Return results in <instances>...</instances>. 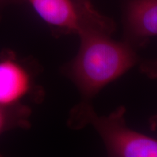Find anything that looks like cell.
I'll return each instance as SVG.
<instances>
[{
  "label": "cell",
  "mask_w": 157,
  "mask_h": 157,
  "mask_svg": "<svg viewBox=\"0 0 157 157\" xmlns=\"http://www.w3.org/2000/svg\"><path fill=\"white\" fill-rule=\"evenodd\" d=\"M113 30L112 21L94 9L90 11L78 33L81 40L78 54L63 69L84 101H90L138 61L133 47L125 41L111 38Z\"/></svg>",
  "instance_id": "obj_1"
},
{
  "label": "cell",
  "mask_w": 157,
  "mask_h": 157,
  "mask_svg": "<svg viewBox=\"0 0 157 157\" xmlns=\"http://www.w3.org/2000/svg\"><path fill=\"white\" fill-rule=\"evenodd\" d=\"M125 113L124 106H120L109 116L99 117L84 101L71 110L68 124L73 129L93 125L105 143L108 157H157V140L129 129Z\"/></svg>",
  "instance_id": "obj_2"
},
{
  "label": "cell",
  "mask_w": 157,
  "mask_h": 157,
  "mask_svg": "<svg viewBox=\"0 0 157 157\" xmlns=\"http://www.w3.org/2000/svg\"><path fill=\"white\" fill-rule=\"evenodd\" d=\"M36 76L34 71L15 57L0 58V104L17 105L29 100L42 101L44 93L36 84Z\"/></svg>",
  "instance_id": "obj_3"
},
{
  "label": "cell",
  "mask_w": 157,
  "mask_h": 157,
  "mask_svg": "<svg viewBox=\"0 0 157 157\" xmlns=\"http://www.w3.org/2000/svg\"><path fill=\"white\" fill-rule=\"evenodd\" d=\"M125 42L141 47L157 36V0H130L124 19Z\"/></svg>",
  "instance_id": "obj_4"
},
{
  "label": "cell",
  "mask_w": 157,
  "mask_h": 157,
  "mask_svg": "<svg viewBox=\"0 0 157 157\" xmlns=\"http://www.w3.org/2000/svg\"><path fill=\"white\" fill-rule=\"evenodd\" d=\"M46 23L65 32L78 34L82 15L78 0H28Z\"/></svg>",
  "instance_id": "obj_5"
},
{
  "label": "cell",
  "mask_w": 157,
  "mask_h": 157,
  "mask_svg": "<svg viewBox=\"0 0 157 157\" xmlns=\"http://www.w3.org/2000/svg\"><path fill=\"white\" fill-rule=\"evenodd\" d=\"M31 109L29 105H5L0 104V136L15 129H29Z\"/></svg>",
  "instance_id": "obj_6"
},
{
  "label": "cell",
  "mask_w": 157,
  "mask_h": 157,
  "mask_svg": "<svg viewBox=\"0 0 157 157\" xmlns=\"http://www.w3.org/2000/svg\"><path fill=\"white\" fill-rule=\"evenodd\" d=\"M140 69L148 78L157 79V59L143 62L140 64Z\"/></svg>",
  "instance_id": "obj_7"
},
{
  "label": "cell",
  "mask_w": 157,
  "mask_h": 157,
  "mask_svg": "<svg viewBox=\"0 0 157 157\" xmlns=\"http://www.w3.org/2000/svg\"><path fill=\"white\" fill-rule=\"evenodd\" d=\"M149 124H150V127L153 130L157 129V114L153 116L149 119Z\"/></svg>",
  "instance_id": "obj_8"
},
{
  "label": "cell",
  "mask_w": 157,
  "mask_h": 157,
  "mask_svg": "<svg viewBox=\"0 0 157 157\" xmlns=\"http://www.w3.org/2000/svg\"><path fill=\"white\" fill-rule=\"evenodd\" d=\"M0 157H5V156H3V155H2V154H1V153H0Z\"/></svg>",
  "instance_id": "obj_9"
}]
</instances>
